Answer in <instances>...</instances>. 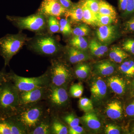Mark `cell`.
Here are the masks:
<instances>
[{
    "label": "cell",
    "mask_w": 134,
    "mask_h": 134,
    "mask_svg": "<svg viewBox=\"0 0 134 134\" xmlns=\"http://www.w3.org/2000/svg\"><path fill=\"white\" fill-rule=\"evenodd\" d=\"M20 108L19 91L8 79L0 85V118L14 116Z\"/></svg>",
    "instance_id": "cell-1"
},
{
    "label": "cell",
    "mask_w": 134,
    "mask_h": 134,
    "mask_svg": "<svg viewBox=\"0 0 134 134\" xmlns=\"http://www.w3.org/2000/svg\"><path fill=\"white\" fill-rule=\"evenodd\" d=\"M44 107L38 103L21 107L16 115L10 117L19 126L29 134L35 129L46 116Z\"/></svg>",
    "instance_id": "cell-2"
},
{
    "label": "cell",
    "mask_w": 134,
    "mask_h": 134,
    "mask_svg": "<svg viewBox=\"0 0 134 134\" xmlns=\"http://www.w3.org/2000/svg\"><path fill=\"white\" fill-rule=\"evenodd\" d=\"M29 38L24 34H8L0 38V54L4 59L5 67L9 65L14 55L18 52Z\"/></svg>",
    "instance_id": "cell-3"
},
{
    "label": "cell",
    "mask_w": 134,
    "mask_h": 134,
    "mask_svg": "<svg viewBox=\"0 0 134 134\" xmlns=\"http://www.w3.org/2000/svg\"><path fill=\"white\" fill-rule=\"evenodd\" d=\"M7 76L19 92L30 91L39 88L48 87L50 85L48 70L42 75L37 77H24L18 75L12 71L7 73Z\"/></svg>",
    "instance_id": "cell-4"
},
{
    "label": "cell",
    "mask_w": 134,
    "mask_h": 134,
    "mask_svg": "<svg viewBox=\"0 0 134 134\" xmlns=\"http://www.w3.org/2000/svg\"><path fill=\"white\" fill-rule=\"evenodd\" d=\"M7 18L21 30L40 32L44 31L46 26L45 16L38 13L24 17L7 15Z\"/></svg>",
    "instance_id": "cell-5"
},
{
    "label": "cell",
    "mask_w": 134,
    "mask_h": 134,
    "mask_svg": "<svg viewBox=\"0 0 134 134\" xmlns=\"http://www.w3.org/2000/svg\"><path fill=\"white\" fill-rule=\"evenodd\" d=\"M29 47L38 54L53 56L59 50V46L54 38L48 35L39 36L31 41Z\"/></svg>",
    "instance_id": "cell-6"
},
{
    "label": "cell",
    "mask_w": 134,
    "mask_h": 134,
    "mask_svg": "<svg viewBox=\"0 0 134 134\" xmlns=\"http://www.w3.org/2000/svg\"><path fill=\"white\" fill-rule=\"evenodd\" d=\"M50 85L62 86L70 81L72 73L65 63L56 60H52L51 65L48 70Z\"/></svg>",
    "instance_id": "cell-7"
},
{
    "label": "cell",
    "mask_w": 134,
    "mask_h": 134,
    "mask_svg": "<svg viewBox=\"0 0 134 134\" xmlns=\"http://www.w3.org/2000/svg\"><path fill=\"white\" fill-rule=\"evenodd\" d=\"M48 87L39 88L30 91L19 92L20 107L35 104L45 99Z\"/></svg>",
    "instance_id": "cell-8"
},
{
    "label": "cell",
    "mask_w": 134,
    "mask_h": 134,
    "mask_svg": "<svg viewBox=\"0 0 134 134\" xmlns=\"http://www.w3.org/2000/svg\"><path fill=\"white\" fill-rule=\"evenodd\" d=\"M66 90L62 86L50 85L48 87L46 98L50 105L60 107L65 104L68 100Z\"/></svg>",
    "instance_id": "cell-9"
},
{
    "label": "cell",
    "mask_w": 134,
    "mask_h": 134,
    "mask_svg": "<svg viewBox=\"0 0 134 134\" xmlns=\"http://www.w3.org/2000/svg\"><path fill=\"white\" fill-rule=\"evenodd\" d=\"M67 10L58 0H43L38 13L45 16H60L65 15Z\"/></svg>",
    "instance_id": "cell-10"
},
{
    "label": "cell",
    "mask_w": 134,
    "mask_h": 134,
    "mask_svg": "<svg viewBox=\"0 0 134 134\" xmlns=\"http://www.w3.org/2000/svg\"><path fill=\"white\" fill-rule=\"evenodd\" d=\"M96 35L99 41L103 44L111 43L118 37L117 27L111 24L99 26L96 31Z\"/></svg>",
    "instance_id": "cell-11"
},
{
    "label": "cell",
    "mask_w": 134,
    "mask_h": 134,
    "mask_svg": "<svg viewBox=\"0 0 134 134\" xmlns=\"http://www.w3.org/2000/svg\"><path fill=\"white\" fill-rule=\"evenodd\" d=\"M90 90L94 98L100 100L105 97L107 92V86L104 81L98 78L92 83Z\"/></svg>",
    "instance_id": "cell-12"
},
{
    "label": "cell",
    "mask_w": 134,
    "mask_h": 134,
    "mask_svg": "<svg viewBox=\"0 0 134 134\" xmlns=\"http://www.w3.org/2000/svg\"><path fill=\"white\" fill-rule=\"evenodd\" d=\"M66 54L68 59L72 64L79 63L88 59V55L83 51L78 50L72 46L67 48Z\"/></svg>",
    "instance_id": "cell-13"
},
{
    "label": "cell",
    "mask_w": 134,
    "mask_h": 134,
    "mask_svg": "<svg viewBox=\"0 0 134 134\" xmlns=\"http://www.w3.org/2000/svg\"><path fill=\"white\" fill-rule=\"evenodd\" d=\"M65 15L67 18H69L70 22L78 23L82 21L83 11L81 5L79 2L73 3L69 9L67 10Z\"/></svg>",
    "instance_id": "cell-14"
},
{
    "label": "cell",
    "mask_w": 134,
    "mask_h": 134,
    "mask_svg": "<svg viewBox=\"0 0 134 134\" xmlns=\"http://www.w3.org/2000/svg\"><path fill=\"white\" fill-rule=\"evenodd\" d=\"M122 105L118 101H113L107 105L106 109L107 115L112 119H118L122 116Z\"/></svg>",
    "instance_id": "cell-15"
},
{
    "label": "cell",
    "mask_w": 134,
    "mask_h": 134,
    "mask_svg": "<svg viewBox=\"0 0 134 134\" xmlns=\"http://www.w3.org/2000/svg\"><path fill=\"white\" fill-rule=\"evenodd\" d=\"M108 84L114 93L121 95L125 92L126 83L121 78L117 76H112L108 79Z\"/></svg>",
    "instance_id": "cell-16"
},
{
    "label": "cell",
    "mask_w": 134,
    "mask_h": 134,
    "mask_svg": "<svg viewBox=\"0 0 134 134\" xmlns=\"http://www.w3.org/2000/svg\"><path fill=\"white\" fill-rule=\"evenodd\" d=\"M92 54L97 57L103 56L107 52L108 48L104 44L99 42L96 39H92L88 45Z\"/></svg>",
    "instance_id": "cell-17"
},
{
    "label": "cell",
    "mask_w": 134,
    "mask_h": 134,
    "mask_svg": "<svg viewBox=\"0 0 134 134\" xmlns=\"http://www.w3.org/2000/svg\"><path fill=\"white\" fill-rule=\"evenodd\" d=\"M47 115H46L40 123L29 134H52L51 121L50 118Z\"/></svg>",
    "instance_id": "cell-18"
},
{
    "label": "cell",
    "mask_w": 134,
    "mask_h": 134,
    "mask_svg": "<svg viewBox=\"0 0 134 134\" xmlns=\"http://www.w3.org/2000/svg\"><path fill=\"white\" fill-rule=\"evenodd\" d=\"M95 69L99 74L104 76L110 75L114 72L115 66L111 62L105 61L97 64Z\"/></svg>",
    "instance_id": "cell-19"
},
{
    "label": "cell",
    "mask_w": 134,
    "mask_h": 134,
    "mask_svg": "<svg viewBox=\"0 0 134 134\" xmlns=\"http://www.w3.org/2000/svg\"><path fill=\"white\" fill-rule=\"evenodd\" d=\"M109 55L111 60L117 63L122 62L129 56L125 51L117 46L111 48Z\"/></svg>",
    "instance_id": "cell-20"
},
{
    "label": "cell",
    "mask_w": 134,
    "mask_h": 134,
    "mask_svg": "<svg viewBox=\"0 0 134 134\" xmlns=\"http://www.w3.org/2000/svg\"><path fill=\"white\" fill-rule=\"evenodd\" d=\"M81 119L91 129L98 130L100 128V122L94 113L91 112L86 113L81 117Z\"/></svg>",
    "instance_id": "cell-21"
},
{
    "label": "cell",
    "mask_w": 134,
    "mask_h": 134,
    "mask_svg": "<svg viewBox=\"0 0 134 134\" xmlns=\"http://www.w3.org/2000/svg\"><path fill=\"white\" fill-rule=\"evenodd\" d=\"M98 13L117 18V13L115 8L105 0H100Z\"/></svg>",
    "instance_id": "cell-22"
},
{
    "label": "cell",
    "mask_w": 134,
    "mask_h": 134,
    "mask_svg": "<svg viewBox=\"0 0 134 134\" xmlns=\"http://www.w3.org/2000/svg\"><path fill=\"white\" fill-rule=\"evenodd\" d=\"M79 2L81 5L83 11L82 21L88 25L96 26V14L93 13L83 3L80 1Z\"/></svg>",
    "instance_id": "cell-23"
},
{
    "label": "cell",
    "mask_w": 134,
    "mask_h": 134,
    "mask_svg": "<svg viewBox=\"0 0 134 134\" xmlns=\"http://www.w3.org/2000/svg\"><path fill=\"white\" fill-rule=\"evenodd\" d=\"M70 46L78 49L84 51L88 47V44L86 39L82 36H74L69 40Z\"/></svg>",
    "instance_id": "cell-24"
},
{
    "label": "cell",
    "mask_w": 134,
    "mask_h": 134,
    "mask_svg": "<svg viewBox=\"0 0 134 134\" xmlns=\"http://www.w3.org/2000/svg\"><path fill=\"white\" fill-rule=\"evenodd\" d=\"M96 26H99L108 25L116 22L117 18L110 16L96 14Z\"/></svg>",
    "instance_id": "cell-25"
},
{
    "label": "cell",
    "mask_w": 134,
    "mask_h": 134,
    "mask_svg": "<svg viewBox=\"0 0 134 134\" xmlns=\"http://www.w3.org/2000/svg\"><path fill=\"white\" fill-rule=\"evenodd\" d=\"M119 70L122 74L128 77L134 76V61L132 60L122 63L119 67Z\"/></svg>",
    "instance_id": "cell-26"
},
{
    "label": "cell",
    "mask_w": 134,
    "mask_h": 134,
    "mask_svg": "<svg viewBox=\"0 0 134 134\" xmlns=\"http://www.w3.org/2000/svg\"><path fill=\"white\" fill-rule=\"evenodd\" d=\"M52 134H67L69 133L68 128L65 125L57 120L51 123Z\"/></svg>",
    "instance_id": "cell-27"
},
{
    "label": "cell",
    "mask_w": 134,
    "mask_h": 134,
    "mask_svg": "<svg viewBox=\"0 0 134 134\" xmlns=\"http://www.w3.org/2000/svg\"><path fill=\"white\" fill-rule=\"evenodd\" d=\"M90 67L86 64H79L75 69V74L78 78L81 79L86 78L90 71Z\"/></svg>",
    "instance_id": "cell-28"
},
{
    "label": "cell",
    "mask_w": 134,
    "mask_h": 134,
    "mask_svg": "<svg viewBox=\"0 0 134 134\" xmlns=\"http://www.w3.org/2000/svg\"><path fill=\"white\" fill-rule=\"evenodd\" d=\"M3 119L5 120L9 127L11 131V134H26V132L17 124L12 117H9Z\"/></svg>",
    "instance_id": "cell-29"
},
{
    "label": "cell",
    "mask_w": 134,
    "mask_h": 134,
    "mask_svg": "<svg viewBox=\"0 0 134 134\" xmlns=\"http://www.w3.org/2000/svg\"><path fill=\"white\" fill-rule=\"evenodd\" d=\"M47 26L48 31L50 33H57L60 31L59 22L56 18V17H48Z\"/></svg>",
    "instance_id": "cell-30"
},
{
    "label": "cell",
    "mask_w": 134,
    "mask_h": 134,
    "mask_svg": "<svg viewBox=\"0 0 134 134\" xmlns=\"http://www.w3.org/2000/svg\"><path fill=\"white\" fill-rule=\"evenodd\" d=\"M90 29L88 25L82 24L75 27L72 30V34L74 36L84 37L88 35Z\"/></svg>",
    "instance_id": "cell-31"
},
{
    "label": "cell",
    "mask_w": 134,
    "mask_h": 134,
    "mask_svg": "<svg viewBox=\"0 0 134 134\" xmlns=\"http://www.w3.org/2000/svg\"><path fill=\"white\" fill-rule=\"evenodd\" d=\"M60 31L63 35L68 36L72 34V30L70 22L67 18H62L60 20Z\"/></svg>",
    "instance_id": "cell-32"
},
{
    "label": "cell",
    "mask_w": 134,
    "mask_h": 134,
    "mask_svg": "<svg viewBox=\"0 0 134 134\" xmlns=\"http://www.w3.org/2000/svg\"><path fill=\"white\" fill-rule=\"evenodd\" d=\"M100 0H81L80 2L84 4L94 14L98 13Z\"/></svg>",
    "instance_id": "cell-33"
},
{
    "label": "cell",
    "mask_w": 134,
    "mask_h": 134,
    "mask_svg": "<svg viewBox=\"0 0 134 134\" xmlns=\"http://www.w3.org/2000/svg\"><path fill=\"white\" fill-rule=\"evenodd\" d=\"M80 108L85 112L91 111L93 110V105L90 99L85 98H81L79 100Z\"/></svg>",
    "instance_id": "cell-34"
},
{
    "label": "cell",
    "mask_w": 134,
    "mask_h": 134,
    "mask_svg": "<svg viewBox=\"0 0 134 134\" xmlns=\"http://www.w3.org/2000/svg\"><path fill=\"white\" fill-rule=\"evenodd\" d=\"M83 88L81 84L75 83L70 86V93L72 97L74 98H79L82 95Z\"/></svg>",
    "instance_id": "cell-35"
},
{
    "label": "cell",
    "mask_w": 134,
    "mask_h": 134,
    "mask_svg": "<svg viewBox=\"0 0 134 134\" xmlns=\"http://www.w3.org/2000/svg\"><path fill=\"white\" fill-rule=\"evenodd\" d=\"M64 120L70 127H74L79 125L80 120L73 114H70L64 117Z\"/></svg>",
    "instance_id": "cell-36"
},
{
    "label": "cell",
    "mask_w": 134,
    "mask_h": 134,
    "mask_svg": "<svg viewBox=\"0 0 134 134\" xmlns=\"http://www.w3.org/2000/svg\"><path fill=\"white\" fill-rule=\"evenodd\" d=\"M122 48L125 51L134 54V39H128L123 42Z\"/></svg>",
    "instance_id": "cell-37"
},
{
    "label": "cell",
    "mask_w": 134,
    "mask_h": 134,
    "mask_svg": "<svg viewBox=\"0 0 134 134\" xmlns=\"http://www.w3.org/2000/svg\"><path fill=\"white\" fill-rule=\"evenodd\" d=\"M124 31L125 33L134 32V16L125 23L124 25Z\"/></svg>",
    "instance_id": "cell-38"
},
{
    "label": "cell",
    "mask_w": 134,
    "mask_h": 134,
    "mask_svg": "<svg viewBox=\"0 0 134 134\" xmlns=\"http://www.w3.org/2000/svg\"><path fill=\"white\" fill-rule=\"evenodd\" d=\"M105 132L107 134H119L120 130L118 126L109 124L106 126Z\"/></svg>",
    "instance_id": "cell-39"
},
{
    "label": "cell",
    "mask_w": 134,
    "mask_h": 134,
    "mask_svg": "<svg viewBox=\"0 0 134 134\" xmlns=\"http://www.w3.org/2000/svg\"><path fill=\"white\" fill-rule=\"evenodd\" d=\"M0 134H11L9 127L3 119L0 118Z\"/></svg>",
    "instance_id": "cell-40"
},
{
    "label": "cell",
    "mask_w": 134,
    "mask_h": 134,
    "mask_svg": "<svg viewBox=\"0 0 134 134\" xmlns=\"http://www.w3.org/2000/svg\"><path fill=\"white\" fill-rule=\"evenodd\" d=\"M134 13V0H128L127 4L126 10L124 12L125 16Z\"/></svg>",
    "instance_id": "cell-41"
},
{
    "label": "cell",
    "mask_w": 134,
    "mask_h": 134,
    "mask_svg": "<svg viewBox=\"0 0 134 134\" xmlns=\"http://www.w3.org/2000/svg\"><path fill=\"white\" fill-rule=\"evenodd\" d=\"M83 132V129L81 126L70 127L69 130V134H81Z\"/></svg>",
    "instance_id": "cell-42"
},
{
    "label": "cell",
    "mask_w": 134,
    "mask_h": 134,
    "mask_svg": "<svg viewBox=\"0 0 134 134\" xmlns=\"http://www.w3.org/2000/svg\"><path fill=\"white\" fill-rule=\"evenodd\" d=\"M126 112L128 116L131 117L134 116V100L127 107Z\"/></svg>",
    "instance_id": "cell-43"
},
{
    "label": "cell",
    "mask_w": 134,
    "mask_h": 134,
    "mask_svg": "<svg viewBox=\"0 0 134 134\" xmlns=\"http://www.w3.org/2000/svg\"><path fill=\"white\" fill-rule=\"evenodd\" d=\"M62 5L67 9H69L73 5V3L71 0H58Z\"/></svg>",
    "instance_id": "cell-44"
},
{
    "label": "cell",
    "mask_w": 134,
    "mask_h": 134,
    "mask_svg": "<svg viewBox=\"0 0 134 134\" xmlns=\"http://www.w3.org/2000/svg\"><path fill=\"white\" fill-rule=\"evenodd\" d=\"M128 0H119V8L121 11L124 12L126 9Z\"/></svg>",
    "instance_id": "cell-45"
},
{
    "label": "cell",
    "mask_w": 134,
    "mask_h": 134,
    "mask_svg": "<svg viewBox=\"0 0 134 134\" xmlns=\"http://www.w3.org/2000/svg\"><path fill=\"white\" fill-rule=\"evenodd\" d=\"M8 79L7 76V72L4 70L0 71V85L3 82L7 81Z\"/></svg>",
    "instance_id": "cell-46"
},
{
    "label": "cell",
    "mask_w": 134,
    "mask_h": 134,
    "mask_svg": "<svg viewBox=\"0 0 134 134\" xmlns=\"http://www.w3.org/2000/svg\"><path fill=\"white\" fill-rule=\"evenodd\" d=\"M132 132L134 134V126L133 127V129H132Z\"/></svg>",
    "instance_id": "cell-47"
},
{
    "label": "cell",
    "mask_w": 134,
    "mask_h": 134,
    "mask_svg": "<svg viewBox=\"0 0 134 134\" xmlns=\"http://www.w3.org/2000/svg\"><path fill=\"white\" fill-rule=\"evenodd\" d=\"M132 85H133V88L134 90V80L133 81V83H132Z\"/></svg>",
    "instance_id": "cell-48"
}]
</instances>
